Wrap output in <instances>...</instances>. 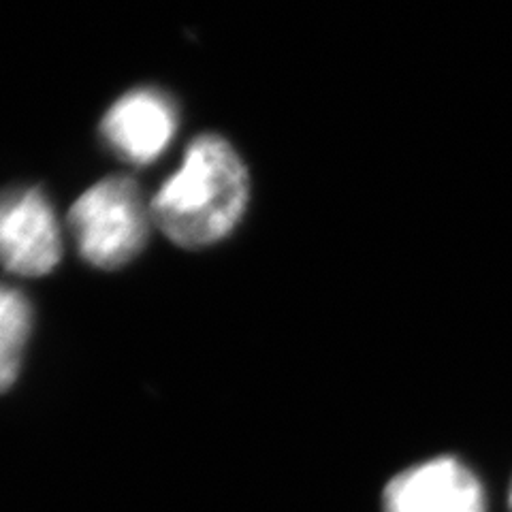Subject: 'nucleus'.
<instances>
[{
    "label": "nucleus",
    "mask_w": 512,
    "mask_h": 512,
    "mask_svg": "<svg viewBox=\"0 0 512 512\" xmlns=\"http://www.w3.org/2000/svg\"><path fill=\"white\" fill-rule=\"evenodd\" d=\"M62 259L54 207L39 188L0 192V267L18 276H45Z\"/></svg>",
    "instance_id": "obj_3"
},
{
    "label": "nucleus",
    "mask_w": 512,
    "mask_h": 512,
    "mask_svg": "<svg viewBox=\"0 0 512 512\" xmlns=\"http://www.w3.org/2000/svg\"><path fill=\"white\" fill-rule=\"evenodd\" d=\"M508 504H510V512H512V483H510V493H508Z\"/></svg>",
    "instance_id": "obj_7"
},
{
    "label": "nucleus",
    "mask_w": 512,
    "mask_h": 512,
    "mask_svg": "<svg viewBox=\"0 0 512 512\" xmlns=\"http://www.w3.org/2000/svg\"><path fill=\"white\" fill-rule=\"evenodd\" d=\"M248 199L250 178L242 156L224 137L199 135L150 207L156 227L173 244L197 250L227 237L242 220Z\"/></svg>",
    "instance_id": "obj_1"
},
{
    "label": "nucleus",
    "mask_w": 512,
    "mask_h": 512,
    "mask_svg": "<svg viewBox=\"0 0 512 512\" xmlns=\"http://www.w3.org/2000/svg\"><path fill=\"white\" fill-rule=\"evenodd\" d=\"M178 107L158 88H135L107 109L101 122L105 146L131 165L163 156L178 131Z\"/></svg>",
    "instance_id": "obj_4"
},
{
    "label": "nucleus",
    "mask_w": 512,
    "mask_h": 512,
    "mask_svg": "<svg viewBox=\"0 0 512 512\" xmlns=\"http://www.w3.org/2000/svg\"><path fill=\"white\" fill-rule=\"evenodd\" d=\"M32 333L30 301L7 284H0V393L13 387Z\"/></svg>",
    "instance_id": "obj_6"
},
{
    "label": "nucleus",
    "mask_w": 512,
    "mask_h": 512,
    "mask_svg": "<svg viewBox=\"0 0 512 512\" xmlns=\"http://www.w3.org/2000/svg\"><path fill=\"white\" fill-rule=\"evenodd\" d=\"M152 207L139 184L124 175L101 180L79 197L69 214L75 246L84 259L114 271L131 263L148 244Z\"/></svg>",
    "instance_id": "obj_2"
},
{
    "label": "nucleus",
    "mask_w": 512,
    "mask_h": 512,
    "mask_svg": "<svg viewBox=\"0 0 512 512\" xmlns=\"http://www.w3.org/2000/svg\"><path fill=\"white\" fill-rule=\"evenodd\" d=\"M384 512H485L480 480L455 457H436L389 480Z\"/></svg>",
    "instance_id": "obj_5"
}]
</instances>
